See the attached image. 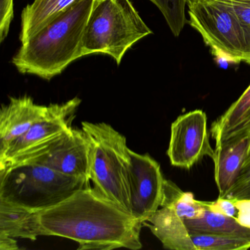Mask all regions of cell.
<instances>
[{"instance_id": "6da1fadb", "label": "cell", "mask_w": 250, "mask_h": 250, "mask_svg": "<svg viewBox=\"0 0 250 250\" xmlns=\"http://www.w3.org/2000/svg\"><path fill=\"white\" fill-rule=\"evenodd\" d=\"M42 235L74 240L79 250L143 247V223L88 186L62 203L38 211Z\"/></svg>"}, {"instance_id": "7a4b0ae2", "label": "cell", "mask_w": 250, "mask_h": 250, "mask_svg": "<svg viewBox=\"0 0 250 250\" xmlns=\"http://www.w3.org/2000/svg\"><path fill=\"white\" fill-rule=\"evenodd\" d=\"M96 0H77L21 43L12 63L23 74L50 80L82 58L87 21Z\"/></svg>"}, {"instance_id": "3957f363", "label": "cell", "mask_w": 250, "mask_h": 250, "mask_svg": "<svg viewBox=\"0 0 250 250\" xmlns=\"http://www.w3.org/2000/svg\"><path fill=\"white\" fill-rule=\"evenodd\" d=\"M90 186L38 163H21L0 170V201L40 211L62 203Z\"/></svg>"}, {"instance_id": "277c9868", "label": "cell", "mask_w": 250, "mask_h": 250, "mask_svg": "<svg viewBox=\"0 0 250 250\" xmlns=\"http://www.w3.org/2000/svg\"><path fill=\"white\" fill-rule=\"evenodd\" d=\"M152 33L130 0H96L84 31L82 57L109 55L120 65L134 43Z\"/></svg>"}, {"instance_id": "5b68a950", "label": "cell", "mask_w": 250, "mask_h": 250, "mask_svg": "<svg viewBox=\"0 0 250 250\" xmlns=\"http://www.w3.org/2000/svg\"><path fill=\"white\" fill-rule=\"evenodd\" d=\"M82 129L90 144L89 181L93 183V188L131 213L128 178L130 149L126 139L106 123L84 121Z\"/></svg>"}, {"instance_id": "8992f818", "label": "cell", "mask_w": 250, "mask_h": 250, "mask_svg": "<svg viewBox=\"0 0 250 250\" xmlns=\"http://www.w3.org/2000/svg\"><path fill=\"white\" fill-rule=\"evenodd\" d=\"M188 24L213 53L229 62L250 65V28L241 21L228 0L187 4Z\"/></svg>"}, {"instance_id": "52a82bcc", "label": "cell", "mask_w": 250, "mask_h": 250, "mask_svg": "<svg viewBox=\"0 0 250 250\" xmlns=\"http://www.w3.org/2000/svg\"><path fill=\"white\" fill-rule=\"evenodd\" d=\"M81 102V99L75 97L65 103L49 105L46 116L12 142L0 156V170L31 157L69 131Z\"/></svg>"}, {"instance_id": "ba28073f", "label": "cell", "mask_w": 250, "mask_h": 250, "mask_svg": "<svg viewBox=\"0 0 250 250\" xmlns=\"http://www.w3.org/2000/svg\"><path fill=\"white\" fill-rule=\"evenodd\" d=\"M167 154L172 166L187 169L205 156L214 160L215 149L210 146L204 111H191L180 115L172 123Z\"/></svg>"}, {"instance_id": "9c48e42d", "label": "cell", "mask_w": 250, "mask_h": 250, "mask_svg": "<svg viewBox=\"0 0 250 250\" xmlns=\"http://www.w3.org/2000/svg\"><path fill=\"white\" fill-rule=\"evenodd\" d=\"M128 166L131 213L144 223L161 207L165 178L160 165L148 154L129 150Z\"/></svg>"}, {"instance_id": "30bf717a", "label": "cell", "mask_w": 250, "mask_h": 250, "mask_svg": "<svg viewBox=\"0 0 250 250\" xmlns=\"http://www.w3.org/2000/svg\"><path fill=\"white\" fill-rule=\"evenodd\" d=\"M21 163L40 164L64 175L84 178L90 183V144L83 129L72 127L55 143L18 164Z\"/></svg>"}, {"instance_id": "8fae6325", "label": "cell", "mask_w": 250, "mask_h": 250, "mask_svg": "<svg viewBox=\"0 0 250 250\" xmlns=\"http://www.w3.org/2000/svg\"><path fill=\"white\" fill-rule=\"evenodd\" d=\"M49 112V106L35 103L30 96L10 99L0 110V156L9 145L25 134Z\"/></svg>"}, {"instance_id": "7c38bea8", "label": "cell", "mask_w": 250, "mask_h": 250, "mask_svg": "<svg viewBox=\"0 0 250 250\" xmlns=\"http://www.w3.org/2000/svg\"><path fill=\"white\" fill-rule=\"evenodd\" d=\"M215 149L232 146L250 134V84L223 115L212 123L210 129Z\"/></svg>"}, {"instance_id": "4fadbf2b", "label": "cell", "mask_w": 250, "mask_h": 250, "mask_svg": "<svg viewBox=\"0 0 250 250\" xmlns=\"http://www.w3.org/2000/svg\"><path fill=\"white\" fill-rule=\"evenodd\" d=\"M143 225L148 227L167 250H197L185 222L172 208H159Z\"/></svg>"}, {"instance_id": "5bb4252c", "label": "cell", "mask_w": 250, "mask_h": 250, "mask_svg": "<svg viewBox=\"0 0 250 250\" xmlns=\"http://www.w3.org/2000/svg\"><path fill=\"white\" fill-rule=\"evenodd\" d=\"M248 147L249 137H246L232 146L215 149V159L213 162L219 197H226L235 185Z\"/></svg>"}, {"instance_id": "9a60e30c", "label": "cell", "mask_w": 250, "mask_h": 250, "mask_svg": "<svg viewBox=\"0 0 250 250\" xmlns=\"http://www.w3.org/2000/svg\"><path fill=\"white\" fill-rule=\"evenodd\" d=\"M0 234L36 241L42 235L38 211L0 201Z\"/></svg>"}, {"instance_id": "2e32d148", "label": "cell", "mask_w": 250, "mask_h": 250, "mask_svg": "<svg viewBox=\"0 0 250 250\" xmlns=\"http://www.w3.org/2000/svg\"><path fill=\"white\" fill-rule=\"evenodd\" d=\"M77 0H34L21 14V43L42 30L49 21Z\"/></svg>"}, {"instance_id": "e0dca14e", "label": "cell", "mask_w": 250, "mask_h": 250, "mask_svg": "<svg viewBox=\"0 0 250 250\" xmlns=\"http://www.w3.org/2000/svg\"><path fill=\"white\" fill-rule=\"evenodd\" d=\"M184 222L190 232L217 234L250 241V228L243 226L234 218L206 208L202 217Z\"/></svg>"}, {"instance_id": "ac0fdd59", "label": "cell", "mask_w": 250, "mask_h": 250, "mask_svg": "<svg viewBox=\"0 0 250 250\" xmlns=\"http://www.w3.org/2000/svg\"><path fill=\"white\" fill-rule=\"evenodd\" d=\"M162 206L172 208L184 220L198 219L206 211L203 201L195 200L192 193L182 191L175 183L166 179L164 183Z\"/></svg>"}, {"instance_id": "d6986e66", "label": "cell", "mask_w": 250, "mask_h": 250, "mask_svg": "<svg viewBox=\"0 0 250 250\" xmlns=\"http://www.w3.org/2000/svg\"><path fill=\"white\" fill-rule=\"evenodd\" d=\"M197 250H246L250 248V241L217 234L190 232Z\"/></svg>"}, {"instance_id": "ffe728a7", "label": "cell", "mask_w": 250, "mask_h": 250, "mask_svg": "<svg viewBox=\"0 0 250 250\" xmlns=\"http://www.w3.org/2000/svg\"><path fill=\"white\" fill-rule=\"evenodd\" d=\"M163 14L167 24L175 37L181 34L185 26L186 6L188 0H149Z\"/></svg>"}, {"instance_id": "44dd1931", "label": "cell", "mask_w": 250, "mask_h": 250, "mask_svg": "<svg viewBox=\"0 0 250 250\" xmlns=\"http://www.w3.org/2000/svg\"><path fill=\"white\" fill-rule=\"evenodd\" d=\"M248 137L249 147L247 156L241 167L236 182L228 193L226 198L250 200V134Z\"/></svg>"}, {"instance_id": "7402d4cb", "label": "cell", "mask_w": 250, "mask_h": 250, "mask_svg": "<svg viewBox=\"0 0 250 250\" xmlns=\"http://www.w3.org/2000/svg\"><path fill=\"white\" fill-rule=\"evenodd\" d=\"M203 203L208 210L235 219L237 208L235 206V199L218 197L217 200L214 201H203Z\"/></svg>"}, {"instance_id": "603a6c76", "label": "cell", "mask_w": 250, "mask_h": 250, "mask_svg": "<svg viewBox=\"0 0 250 250\" xmlns=\"http://www.w3.org/2000/svg\"><path fill=\"white\" fill-rule=\"evenodd\" d=\"M14 18V0H0V42L2 43L9 32Z\"/></svg>"}, {"instance_id": "cb8c5ba5", "label": "cell", "mask_w": 250, "mask_h": 250, "mask_svg": "<svg viewBox=\"0 0 250 250\" xmlns=\"http://www.w3.org/2000/svg\"><path fill=\"white\" fill-rule=\"evenodd\" d=\"M235 206L237 208L235 219L243 226L250 228V200L235 199Z\"/></svg>"}, {"instance_id": "d4e9b609", "label": "cell", "mask_w": 250, "mask_h": 250, "mask_svg": "<svg viewBox=\"0 0 250 250\" xmlns=\"http://www.w3.org/2000/svg\"><path fill=\"white\" fill-rule=\"evenodd\" d=\"M235 14L250 28V0H228Z\"/></svg>"}, {"instance_id": "484cf974", "label": "cell", "mask_w": 250, "mask_h": 250, "mask_svg": "<svg viewBox=\"0 0 250 250\" xmlns=\"http://www.w3.org/2000/svg\"><path fill=\"white\" fill-rule=\"evenodd\" d=\"M0 250H19L18 244L15 238L0 234Z\"/></svg>"}, {"instance_id": "4316f807", "label": "cell", "mask_w": 250, "mask_h": 250, "mask_svg": "<svg viewBox=\"0 0 250 250\" xmlns=\"http://www.w3.org/2000/svg\"><path fill=\"white\" fill-rule=\"evenodd\" d=\"M197 1H206V0H188V3H191V2H197Z\"/></svg>"}]
</instances>
